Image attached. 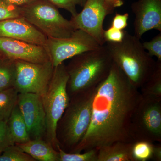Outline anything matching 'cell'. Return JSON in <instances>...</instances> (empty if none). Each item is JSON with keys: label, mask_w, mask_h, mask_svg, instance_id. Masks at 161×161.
Here are the masks:
<instances>
[{"label": "cell", "mask_w": 161, "mask_h": 161, "mask_svg": "<svg viewBox=\"0 0 161 161\" xmlns=\"http://www.w3.org/2000/svg\"><path fill=\"white\" fill-rule=\"evenodd\" d=\"M19 94L14 87L0 91V121H8L17 104Z\"/></svg>", "instance_id": "obj_19"}, {"label": "cell", "mask_w": 161, "mask_h": 161, "mask_svg": "<svg viewBox=\"0 0 161 161\" xmlns=\"http://www.w3.org/2000/svg\"><path fill=\"white\" fill-rule=\"evenodd\" d=\"M114 9L105 0H86L81 11L72 17L70 21L75 30L86 32L102 46L105 44L104 20L108 15L113 13Z\"/></svg>", "instance_id": "obj_10"}, {"label": "cell", "mask_w": 161, "mask_h": 161, "mask_svg": "<svg viewBox=\"0 0 161 161\" xmlns=\"http://www.w3.org/2000/svg\"><path fill=\"white\" fill-rule=\"evenodd\" d=\"M131 133L134 142H161V98L141 97L132 115Z\"/></svg>", "instance_id": "obj_7"}, {"label": "cell", "mask_w": 161, "mask_h": 161, "mask_svg": "<svg viewBox=\"0 0 161 161\" xmlns=\"http://www.w3.org/2000/svg\"><path fill=\"white\" fill-rule=\"evenodd\" d=\"M134 142H116L101 147L98 161H134L132 148Z\"/></svg>", "instance_id": "obj_16"}, {"label": "cell", "mask_w": 161, "mask_h": 161, "mask_svg": "<svg viewBox=\"0 0 161 161\" xmlns=\"http://www.w3.org/2000/svg\"><path fill=\"white\" fill-rule=\"evenodd\" d=\"M16 72L15 60L0 59V91L14 87Z\"/></svg>", "instance_id": "obj_20"}, {"label": "cell", "mask_w": 161, "mask_h": 161, "mask_svg": "<svg viewBox=\"0 0 161 161\" xmlns=\"http://www.w3.org/2000/svg\"><path fill=\"white\" fill-rule=\"evenodd\" d=\"M152 160L161 161V144H154L153 153Z\"/></svg>", "instance_id": "obj_30"}, {"label": "cell", "mask_w": 161, "mask_h": 161, "mask_svg": "<svg viewBox=\"0 0 161 161\" xmlns=\"http://www.w3.org/2000/svg\"><path fill=\"white\" fill-rule=\"evenodd\" d=\"M22 16L20 6H16L7 0H0V22Z\"/></svg>", "instance_id": "obj_24"}, {"label": "cell", "mask_w": 161, "mask_h": 161, "mask_svg": "<svg viewBox=\"0 0 161 161\" xmlns=\"http://www.w3.org/2000/svg\"><path fill=\"white\" fill-rule=\"evenodd\" d=\"M142 95L113 62L107 78L97 86L89 127L73 153L85 152L116 142H134L132 115Z\"/></svg>", "instance_id": "obj_1"}, {"label": "cell", "mask_w": 161, "mask_h": 161, "mask_svg": "<svg viewBox=\"0 0 161 161\" xmlns=\"http://www.w3.org/2000/svg\"><path fill=\"white\" fill-rule=\"evenodd\" d=\"M16 78L14 87L19 93H33L42 96L46 92L53 75L51 61L35 63L15 60Z\"/></svg>", "instance_id": "obj_9"}, {"label": "cell", "mask_w": 161, "mask_h": 161, "mask_svg": "<svg viewBox=\"0 0 161 161\" xmlns=\"http://www.w3.org/2000/svg\"><path fill=\"white\" fill-rule=\"evenodd\" d=\"M125 36V30L116 29L111 26L107 30L104 31V40L106 42H119L121 41Z\"/></svg>", "instance_id": "obj_28"}, {"label": "cell", "mask_w": 161, "mask_h": 161, "mask_svg": "<svg viewBox=\"0 0 161 161\" xmlns=\"http://www.w3.org/2000/svg\"><path fill=\"white\" fill-rule=\"evenodd\" d=\"M20 7L22 17L47 38L68 37L75 30L49 0H31Z\"/></svg>", "instance_id": "obj_6"}, {"label": "cell", "mask_w": 161, "mask_h": 161, "mask_svg": "<svg viewBox=\"0 0 161 161\" xmlns=\"http://www.w3.org/2000/svg\"><path fill=\"white\" fill-rule=\"evenodd\" d=\"M129 14L128 13L124 14H115L112 23V26L116 29L124 30L128 26Z\"/></svg>", "instance_id": "obj_29"}, {"label": "cell", "mask_w": 161, "mask_h": 161, "mask_svg": "<svg viewBox=\"0 0 161 161\" xmlns=\"http://www.w3.org/2000/svg\"><path fill=\"white\" fill-rule=\"evenodd\" d=\"M67 65L69 97L98 86L109 74L113 61L105 45L75 56Z\"/></svg>", "instance_id": "obj_2"}, {"label": "cell", "mask_w": 161, "mask_h": 161, "mask_svg": "<svg viewBox=\"0 0 161 161\" xmlns=\"http://www.w3.org/2000/svg\"><path fill=\"white\" fill-rule=\"evenodd\" d=\"M0 37L11 38L43 47L47 37L23 17L0 22Z\"/></svg>", "instance_id": "obj_14"}, {"label": "cell", "mask_w": 161, "mask_h": 161, "mask_svg": "<svg viewBox=\"0 0 161 161\" xmlns=\"http://www.w3.org/2000/svg\"><path fill=\"white\" fill-rule=\"evenodd\" d=\"M101 46L92 36L82 30H75L64 38H47L44 47L54 67L82 53Z\"/></svg>", "instance_id": "obj_8"}, {"label": "cell", "mask_w": 161, "mask_h": 161, "mask_svg": "<svg viewBox=\"0 0 161 161\" xmlns=\"http://www.w3.org/2000/svg\"><path fill=\"white\" fill-rule=\"evenodd\" d=\"M7 124L15 144L24 143L31 139L18 103L13 110Z\"/></svg>", "instance_id": "obj_17"}, {"label": "cell", "mask_w": 161, "mask_h": 161, "mask_svg": "<svg viewBox=\"0 0 161 161\" xmlns=\"http://www.w3.org/2000/svg\"><path fill=\"white\" fill-rule=\"evenodd\" d=\"M16 145L35 161H60L59 151L43 139H30L24 143Z\"/></svg>", "instance_id": "obj_15"}, {"label": "cell", "mask_w": 161, "mask_h": 161, "mask_svg": "<svg viewBox=\"0 0 161 161\" xmlns=\"http://www.w3.org/2000/svg\"><path fill=\"white\" fill-rule=\"evenodd\" d=\"M58 8L65 9L72 15L74 17L78 14L77 6L83 7L86 0H49Z\"/></svg>", "instance_id": "obj_25"}, {"label": "cell", "mask_w": 161, "mask_h": 161, "mask_svg": "<svg viewBox=\"0 0 161 161\" xmlns=\"http://www.w3.org/2000/svg\"><path fill=\"white\" fill-rule=\"evenodd\" d=\"M144 49L151 57H155L161 61V32L150 41L142 43Z\"/></svg>", "instance_id": "obj_26"}, {"label": "cell", "mask_w": 161, "mask_h": 161, "mask_svg": "<svg viewBox=\"0 0 161 161\" xmlns=\"http://www.w3.org/2000/svg\"><path fill=\"white\" fill-rule=\"evenodd\" d=\"M154 144L147 141L133 143L132 156L134 161H147L152 159Z\"/></svg>", "instance_id": "obj_21"}, {"label": "cell", "mask_w": 161, "mask_h": 161, "mask_svg": "<svg viewBox=\"0 0 161 161\" xmlns=\"http://www.w3.org/2000/svg\"><path fill=\"white\" fill-rule=\"evenodd\" d=\"M60 161H98V150L92 149L80 153H67L58 147Z\"/></svg>", "instance_id": "obj_22"}, {"label": "cell", "mask_w": 161, "mask_h": 161, "mask_svg": "<svg viewBox=\"0 0 161 161\" xmlns=\"http://www.w3.org/2000/svg\"><path fill=\"white\" fill-rule=\"evenodd\" d=\"M105 1L114 9L122 6L124 3L123 0H105Z\"/></svg>", "instance_id": "obj_31"}, {"label": "cell", "mask_w": 161, "mask_h": 161, "mask_svg": "<svg viewBox=\"0 0 161 161\" xmlns=\"http://www.w3.org/2000/svg\"><path fill=\"white\" fill-rule=\"evenodd\" d=\"M135 36L141 39L151 30L161 32V0H138L132 3Z\"/></svg>", "instance_id": "obj_13"}, {"label": "cell", "mask_w": 161, "mask_h": 161, "mask_svg": "<svg viewBox=\"0 0 161 161\" xmlns=\"http://www.w3.org/2000/svg\"><path fill=\"white\" fill-rule=\"evenodd\" d=\"M14 144L7 121H0V154L9 146Z\"/></svg>", "instance_id": "obj_27"}, {"label": "cell", "mask_w": 161, "mask_h": 161, "mask_svg": "<svg viewBox=\"0 0 161 161\" xmlns=\"http://www.w3.org/2000/svg\"><path fill=\"white\" fill-rule=\"evenodd\" d=\"M0 161H36L17 145H12L0 154Z\"/></svg>", "instance_id": "obj_23"}, {"label": "cell", "mask_w": 161, "mask_h": 161, "mask_svg": "<svg viewBox=\"0 0 161 161\" xmlns=\"http://www.w3.org/2000/svg\"><path fill=\"white\" fill-rule=\"evenodd\" d=\"M105 45L115 63L133 86L140 89L155 69L156 61L144 49L140 39L125 31L119 42H106Z\"/></svg>", "instance_id": "obj_3"}, {"label": "cell", "mask_w": 161, "mask_h": 161, "mask_svg": "<svg viewBox=\"0 0 161 161\" xmlns=\"http://www.w3.org/2000/svg\"><path fill=\"white\" fill-rule=\"evenodd\" d=\"M7 1L16 6H21L28 3L31 0H7Z\"/></svg>", "instance_id": "obj_32"}, {"label": "cell", "mask_w": 161, "mask_h": 161, "mask_svg": "<svg viewBox=\"0 0 161 161\" xmlns=\"http://www.w3.org/2000/svg\"><path fill=\"white\" fill-rule=\"evenodd\" d=\"M68 79L66 65L63 62L54 67L47 89L41 96L46 119L44 140L58 151L60 146L57 137V125L70 101L67 91Z\"/></svg>", "instance_id": "obj_5"}, {"label": "cell", "mask_w": 161, "mask_h": 161, "mask_svg": "<svg viewBox=\"0 0 161 161\" xmlns=\"http://www.w3.org/2000/svg\"><path fill=\"white\" fill-rule=\"evenodd\" d=\"M97 86L82 91L70 97L68 106L58 122L57 137L60 148L73 153L89 127L92 104Z\"/></svg>", "instance_id": "obj_4"}, {"label": "cell", "mask_w": 161, "mask_h": 161, "mask_svg": "<svg viewBox=\"0 0 161 161\" xmlns=\"http://www.w3.org/2000/svg\"><path fill=\"white\" fill-rule=\"evenodd\" d=\"M140 89L141 95L144 97L161 98V61H156L154 71Z\"/></svg>", "instance_id": "obj_18"}, {"label": "cell", "mask_w": 161, "mask_h": 161, "mask_svg": "<svg viewBox=\"0 0 161 161\" xmlns=\"http://www.w3.org/2000/svg\"><path fill=\"white\" fill-rule=\"evenodd\" d=\"M0 59L35 63L50 60L45 47L25 41L0 37Z\"/></svg>", "instance_id": "obj_12"}, {"label": "cell", "mask_w": 161, "mask_h": 161, "mask_svg": "<svg viewBox=\"0 0 161 161\" xmlns=\"http://www.w3.org/2000/svg\"><path fill=\"white\" fill-rule=\"evenodd\" d=\"M17 103L30 138L44 139L46 119L42 96L33 93H19Z\"/></svg>", "instance_id": "obj_11"}]
</instances>
